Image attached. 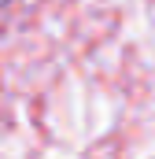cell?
Instances as JSON below:
<instances>
[{
	"label": "cell",
	"mask_w": 155,
	"mask_h": 159,
	"mask_svg": "<svg viewBox=\"0 0 155 159\" xmlns=\"http://www.w3.org/2000/svg\"><path fill=\"white\" fill-rule=\"evenodd\" d=\"M4 4H7V0H0V11H4Z\"/></svg>",
	"instance_id": "cell-1"
}]
</instances>
